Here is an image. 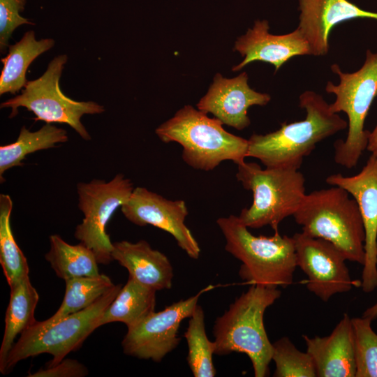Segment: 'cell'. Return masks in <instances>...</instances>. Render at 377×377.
Masks as SVG:
<instances>
[{"mask_svg":"<svg viewBox=\"0 0 377 377\" xmlns=\"http://www.w3.org/2000/svg\"><path fill=\"white\" fill-rule=\"evenodd\" d=\"M299 106L306 112L304 119L283 122L279 129L265 135L253 133L248 139L247 157L260 160L265 168L299 170L318 143L348 127V122L313 91L300 94Z\"/></svg>","mask_w":377,"mask_h":377,"instance_id":"6da1fadb","label":"cell"},{"mask_svg":"<svg viewBox=\"0 0 377 377\" xmlns=\"http://www.w3.org/2000/svg\"><path fill=\"white\" fill-rule=\"evenodd\" d=\"M281 294L278 288L251 285L237 297L215 320L214 354L244 353L252 363L256 377L268 376L273 345L267 337L263 316Z\"/></svg>","mask_w":377,"mask_h":377,"instance_id":"7a4b0ae2","label":"cell"},{"mask_svg":"<svg viewBox=\"0 0 377 377\" xmlns=\"http://www.w3.org/2000/svg\"><path fill=\"white\" fill-rule=\"evenodd\" d=\"M216 223L226 251L242 262L238 274L246 284L284 288L293 283L297 267L293 237L279 231L270 237L255 236L235 215L220 217Z\"/></svg>","mask_w":377,"mask_h":377,"instance_id":"3957f363","label":"cell"},{"mask_svg":"<svg viewBox=\"0 0 377 377\" xmlns=\"http://www.w3.org/2000/svg\"><path fill=\"white\" fill-rule=\"evenodd\" d=\"M216 117L186 105L155 130L165 143L182 147V158L191 168L209 171L224 161L237 165L247 157L248 140L226 131Z\"/></svg>","mask_w":377,"mask_h":377,"instance_id":"277c9868","label":"cell"},{"mask_svg":"<svg viewBox=\"0 0 377 377\" xmlns=\"http://www.w3.org/2000/svg\"><path fill=\"white\" fill-rule=\"evenodd\" d=\"M293 216L302 232L331 242L348 260L364 265V223L357 202L345 189L333 186L306 194Z\"/></svg>","mask_w":377,"mask_h":377,"instance_id":"5b68a950","label":"cell"},{"mask_svg":"<svg viewBox=\"0 0 377 377\" xmlns=\"http://www.w3.org/2000/svg\"><path fill=\"white\" fill-rule=\"evenodd\" d=\"M331 70L339 82L328 81L325 86L326 92L336 96L330 108L334 113H346L348 128L346 140L334 143V158L336 163L350 169L357 165L368 144L370 131L364 129V121L377 96V52L367 50L364 64L355 72H343L337 64Z\"/></svg>","mask_w":377,"mask_h":377,"instance_id":"8992f818","label":"cell"},{"mask_svg":"<svg viewBox=\"0 0 377 377\" xmlns=\"http://www.w3.org/2000/svg\"><path fill=\"white\" fill-rule=\"evenodd\" d=\"M236 178L253 193L251 205L239 216L249 228L269 226L279 231L280 223L295 213L306 195L305 179L298 169H263L256 163L244 161L237 165Z\"/></svg>","mask_w":377,"mask_h":377,"instance_id":"52a82bcc","label":"cell"},{"mask_svg":"<svg viewBox=\"0 0 377 377\" xmlns=\"http://www.w3.org/2000/svg\"><path fill=\"white\" fill-rule=\"evenodd\" d=\"M121 284L114 285L87 308L53 323L37 321L25 330L11 348L6 362L4 374H8L21 360L43 353L52 359L47 367L61 362L70 353L81 347L85 339L98 327V320L106 308L120 291Z\"/></svg>","mask_w":377,"mask_h":377,"instance_id":"ba28073f","label":"cell"},{"mask_svg":"<svg viewBox=\"0 0 377 377\" xmlns=\"http://www.w3.org/2000/svg\"><path fill=\"white\" fill-rule=\"evenodd\" d=\"M67 60L66 54L55 57L40 77L28 81L20 94L1 103L0 108H11L10 118L17 114L19 108H25L34 114L35 121L66 124L82 139L89 140L91 136L81 118L84 114H101L105 108L94 101L73 100L61 91L59 80Z\"/></svg>","mask_w":377,"mask_h":377,"instance_id":"9c48e42d","label":"cell"},{"mask_svg":"<svg viewBox=\"0 0 377 377\" xmlns=\"http://www.w3.org/2000/svg\"><path fill=\"white\" fill-rule=\"evenodd\" d=\"M133 189L131 181L120 173L110 182L94 179L77 184L78 207L84 219L76 226L74 237L94 252L98 264L113 260V243L105 231L106 225Z\"/></svg>","mask_w":377,"mask_h":377,"instance_id":"30bf717a","label":"cell"},{"mask_svg":"<svg viewBox=\"0 0 377 377\" xmlns=\"http://www.w3.org/2000/svg\"><path fill=\"white\" fill-rule=\"evenodd\" d=\"M214 288L209 285L194 296L175 302L161 311H154L128 329L121 342L124 353L139 359L161 362L178 346L181 322L191 316L200 296Z\"/></svg>","mask_w":377,"mask_h":377,"instance_id":"8fae6325","label":"cell"},{"mask_svg":"<svg viewBox=\"0 0 377 377\" xmlns=\"http://www.w3.org/2000/svg\"><path fill=\"white\" fill-rule=\"evenodd\" d=\"M293 238L297 267L307 276V289L322 301L359 285L350 276L345 256L333 244L303 232L295 233Z\"/></svg>","mask_w":377,"mask_h":377,"instance_id":"7c38bea8","label":"cell"},{"mask_svg":"<svg viewBox=\"0 0 377 377\" xmlns=\"http://www.w3.org/2000/svg\"><path fill=\"white\" fill-rule=\"evenodd\" d=\"M126 219L139 226L151 225L173 236L177 245L193 259H198L200 248L185 219L188 212L183 200H168L145 187L134 188L129 199L121 205Z\"/></svg>","mask_w":377,"mask_h":377,"instance_id":"4fadbf2b","label":"cell"},{"mask_svg":"<svg viewBox=\"0 0 377 377\" xmlns=\"http://www.w3.org/2000/svg\"><path fill=\"white\" fill-rule=\"evenodd\" d=\"M325 181L345 189L358 205L365 231V260L360 286L364 292L371 293L377 288V158L371 155L355 175L334 174Z\"/></svg>","mask_w":377,"mask_h":377,"instance_id":"5bb4252c","label":"cell"},{"mask_svg":"<svg viewBox=\"0 0 377 377\" xmlns=\"http://www.w3.org/2000/svg\"><path fill=\"white\" fill-rule=\"evenodd\" d=\"M270 100L269 94L258 92L249 87L246 72L230 79L217 73L197 108L212 114L223 124L243 130L251 124L248 109L253 105H266Z\"/></svg>","mask_w":377,"mask_h":377,"instance_id":"9a60e30c","label":"cell"},{"mask_svg":"<svg viewBox=\"0 0 377 377\" xmlns=\"http://www.w3.org/2000/svg\"><path fill=\"white\" fill-rule=\"evenodd\" d=\"M269 29L267 20H258L253 28L237 38L234 50L239 52L244 59L232 68L233 71L255 61L269 63L277 71L295 56L311 55L309 45L297 28L283 35L271 34Z\"/></svg>","mask_w":377,"mask_h":377,"instance_id":"2e32d148","label":"cell"},{"mask_svg":"<svg viewBox=\"0 0 377 377\" xmlns=\"http://www.w3.org/2000/svg\"><path fill=\"white\" fill-rule=\"evenodd\" d=\"M299 24L297 27L308 42L311 55H326L333 27L355 18L377 20V13L361 9L348 0H299Z\"/></svg>","mask_w":377,"mask_h":377,"instance_id":"e0dca14e","label":"cell"},{"mask_svg":"<svg viewBox=\"0 0 377 377\" xmlns=\"http://www.w3.org/2000/svg\"><path fill=\"white\" fill-rule=\"evenodd\" d=\"M318 377H355L356 366L352 320L347 313L326 337L302 335Z\"/></svg>","mask_w":377,"mask_h":377,"instance_id":"ac0fdd59","label":"cell"},{"mask_svg":"<svg viewBox=\"0 0 377 377\" xmlns=\"http://www.w3.org/2000/svg\"><path fill=\"white\" fill-rule=\"evenodd\" d=\"M113 260L125 267L129 277L156 291L169 290L173 268L168 257L153 249L145 240L135 243L123 240L113 243Z\"/></svg>","mask_w":377,"mask_h":377,"instance_id":"d6986e66","label":"cell"},{"mask_svg":"<svg viewBox=\"0 0 377 377\" xmlns=\"http://www.w3.org/2000/svg\"><path fill=\"white\" fill-rule=\"evenodd\" d=\"M10 288V300L0 348V371L2 374L16 337L36 322L34 312L39 300L38 293L32 286L29 276L22 278Z\"/></svg>","mask_w":377,"mask_h":377,"instance_id":"ffe728a7","label":"cell"},{"mask_svg":"<svg viewBox=\"0 0 377 377\" xmlns=\"http://www.w3.org/2000/svg\"><path fill=\"white\" fill-rule=\"evenodd\" d=\"M54 45L52 38L37 40L32 30L24 33L16 43L8 46V54L1 59L3 68L0 75V95L16 94L26 85L28 67L39 55Z\"/></svg>","mask_w":377,"mask_h":377,"instance_id":"44dd1931","label":"cell"},{"mask_svg":"<svg viewBox=\"0 0 377 377\" xmlns=\"http://www.w3.org/2000/svg\"><path fill=\"white\" fill-rule=\"evenodd\" d=\"M156 292L129 277L101 316L98 327L114 322L134 327L154 311Z\"/></svg>","mask_w":377,"mask_h":377,"instance_id":"7402d4cb","label":"cell"},{"mask_svg":"<svg viewBox=\"0 0 377 377\" xmlns=\"http://www.w3.org/2000/svg\"><path fill=\"white\" fill-rule=\"evenodd\" d=\"M68 140L67 131L52 124H46L36 131H30L23 126L15 142L0 147L1 183L4 182V172L11 168L23 166L22 161L28 154Z\"/></svg>","mask_w":377,"mask_h":377,"instance_id":"603a6c76","label":"cell"},{"mask_svg":"<svg viewBox=\"0 0 377 377\" xmlns=\"http://www.w3.org/2000/svg\"><path fill=\"white\" fill-rule=\"evenodd\" d=\"M50 249L45 254L56 275L66 281L80 276L99 274L98 263L94 252L81 242L72 245L59 235L50 237Z\"/></svg>","mask_w":377,"mask_h":377,"instance_id":"cb8c5ba5","label":"cell"},{"mask_svg":"<svg viewBox=\"0 0 377 377\" xmlns=\"http://www.w3.org/2000/svg\"><path fill=\"white\" fill-rule=\"evenodd\" d=\"M64 300L58 310L45 323H55L68 315L83 310L94 303L114 284L105 274L67 279Z\"/></svg>","mask_w":377,"mask_h":377,"instance_id":"d4e9b609","label":"cell"},{"mask_svg":"<svg viewBox=\"0 0 377 377\" xmlns=\"http://www.w3.org/2000/svg\"><path fill=\"white\" fill-rule=\"evenodd\" d=\"M13 201L0 194V264L9 287L29 276L27 260L17 245L10 226Z\"/></svg>","mask_w":377,"mask_h":377,"instance_id":"484cf974","label":"cell"},{"mask_svg":"<svg viewBox=\"0 0 377 377\" xmlns=\"http://www.w3.org/2000/svg\"><path fill=\"white\" fill-rule=\"evenodd\" d=\"M184 337L188 345L187 363L193 375L195 377L215 376L216 372L212 360L214 343L207 338L205 313L198 304L189 317Z\"/></svg>","mask_w":377,"mask_h":377,"instance_id":"4316f807","label":"cell"},{"mask_svg":"<svg viewBox=\"0 0 377 377\" xmlns=\"http://www.w3.org/2000/svg\"><path fill=\"white\" fill-rule=\"evenodd\" d=\"M272 360L276 365L274 377H316L311 356L299 350L287 337L272 343Z\"/></svg>","mask_w":377,"mask_h":377,"instance_id":"83f0119b","label":"cell"},{"mask_svg":"<svg viewBox=\"0 0 377 377\" xmlns=\"http://www.w3.org/2000/svg\"><path fill=\"white\" fill-rule=\"evenodd\" d=\"M355 343V377H377V334L369 318H351Z\"/></svg>","mask_w":377,"mask_h":377,"instance_id":"f1b7e54d","label":"cell"},{"mask_svg":"<svg viewBox=\"0 0 377 377\" xmlns=\"http://www.w3.org/2000/svg\"><path fill=\"white\" fill-rule=\"evenodd\" d=\"M26 0H0V50L5 53L13 31L22 24H35L21 16Z\"/></svg>","mask_w":377,"mask_h":377,"instance_id":"f546056e","label":"cell"},{"mask_svg":"<svg viewBox=\"0 0 377 377\" xmlns=\"http://www.w3.org/2000/svg\"><path fill=\"white\" fill-rule=\"evenodd\" d=\"M88 369L76 360L64 359L59 363L29 374V377H84Z\"/></svg>","mask_w":377,"mask_h":377,"instance_id":"4dcf8cb0","label":"cell"},{"mask_svg":"<svg viewBox=\"0 0 377 377\" xmlns=\"http://www.w3.org/2000/svg\"><path fill=\"white\" fill-rule=\"evenodd\" d=\"M367 149L377 158V124L369 133Z\"/></svg>","mask_w":377,"mask_h":377,"instance_id":"1f68e13d","label":"cell"},{"mask_svg":"<svg viewBox=\"0 0 377 377\" xmlns=\"http://www.w3.org/2000/svg\"><path fill=\"white\" fill-rule=\"evenodd\" d=\"M363 317L369 318L371 320L377 318V302L367 308L362 314Z\"/></svg>","mask_w":377,"mask_h":377,"instance_id":"d6a6232c","label":"cell"}]
</instances>
